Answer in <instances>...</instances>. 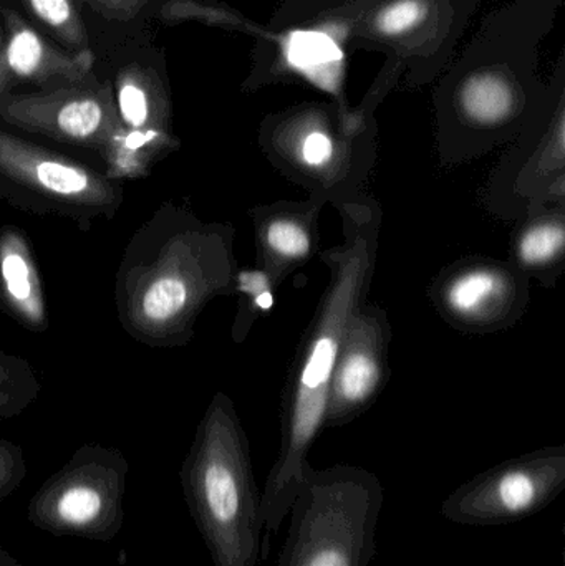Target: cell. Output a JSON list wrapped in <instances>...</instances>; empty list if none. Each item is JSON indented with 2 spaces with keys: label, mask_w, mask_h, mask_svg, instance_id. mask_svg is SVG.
<instances>
[{
  "label": "cell",
  "mask_w": 565,
  "mask_h": 566,
  "mask_svg": "<svg viewBox=\"0 0 565 566\" xmlns=\"http://www.w3.org/2000/svg\"><path fill=\"white\" fill-rule=\"evenodd\" d=\"M59 42L72 52L88 50V33L75 0H20Z\"/></svg>",
  "instance_id": "22"
},
{
  "label": "cell",
  "mask_w": 565,
  "mask_h": 566,
  "mask_svg": "<svg viewBox=\"0 0 565 566\" xmlns=\"http://www.w3.org/2000/svg\"><path fill=\"white\" fill-rule=\"evenodd\" d=\"M7 33L3 27L2 15H0V96L3 93L10 92L9 83L6 80V72H3V60H6Z\"/></svg>",
  "instance_id": "26"
},
{
  "label": "cell",
  "mask_w": 565,
  "mask_h": 566,
  "mask_svg": "<svg viewBox=\"0 0 565 566\" xmlns=\"http://www.w3.org/2000/svg\"><path fill=\"white\" fill-rule=\"evenodd\" d=\"M527 281L516 265L474 259L448 269L438 281L437 298L443 315L470 328L510 325L526 308Z\"/></svg>",
  "instance_id": "15"
},
{
  "label": "cell",
  "mask_w": 565,
  "mask_h": 566,
  "mask_svg": "<svg viewBox=\"0 0 565 566\" xmlns=\"http://www.w3.org/2000/svg\"><path fill=\"white\" fill-rule=\"evenodd\" d=\"M189 514L215 566H258L262 492L234 402L218 392L196 429L179 472Z\"/></svg>",
  "instance_id": "5"
},
{
  "label": "cell",
  "mask_w": 565,
  "mask_h": 566,
  "mask_svg": "<svg viewBox=\"0 0 565 566\" xmlns=\"http://www.w3.org/2000/svg\"><path fill=\"white\" fill-rule=\"evenodd\" d=\"M129 464L119 449L83 444L30 499L27 518L55 537L113 542L125 524Z\"/></svg>",
  "instance_id": "9"
},
{
  "label": "cell",
  "mask_w": 565,
  "mask_h": 566,
  "mask_svg": "<svg viewBox=\"0 0 565 566\" xmlns=\"http://www.w3.org/2000/svg\"><path fill=\"white\" fill-rule=\"evenodd\" d=\"M400 80V65L387 59L360 105L299 103L262 122L259 145L275 168L311 189L312 201L350 205L375 156V109Z\"/></svg>",
  "instance_id": "4"
},
{
  "label": "cell",
  "mask_w": 565,
  "mask_h": 566,
  "mask_svg": "<svg viewBox=\"0 0 565 566\" xmlns=\"http://www.w3.org/2000/svg\"><path fill=\"white\" fill-rule=\"evenodd\" d=\"M42 392L35 369L22 356L0 349V421L29 409Z\"/></svg>",
  "instance_id": "21"
},
{
  "label": "cell",
  "mask_w": 565,
  "mask_h": 566,
  "mask_svg": "<svg viewBox=\"0 0 565 566\" xmlns=\"http://www.w3.org/2000/svg\"><path fill=\"white\" fill-rule=\"evenodd\" d=\"M344 216V244L322 255L331 269V283L304 343L282 402V439L278 461L262 491L261 558L271 554L272 537L279 534L291 511L299 485L308 465V452L325 428L328 388L345 332L374 274L378 248V218L375 206L350 202L338 206Z\"/></svg>",
  "instance_id": "3"
},
{
  "label": "cell",
  "mask_w": 565,
  "mask_h": 566,
  "mask_svg": "<svg viewBox=\"0 0 565 566\" xmlns=\"http://www.w3.org/2000/svg\"><path fill=\"white\" fill-rule=\"evenodd\" d=\"M565 251V219L563 208L544 211L526 222L514 244L516 268L523 274H551L561 271Z\"/></svg>",
  "instance_id": "19"
},
{
  "label": "cell",
  "mask_w": 565,
  "mask_h": 566,
  "mask_svg": "<svg viewBox=\"0 0 565 566\" xmlns=\"http://www.w3.org/2000/svg\"><path fill=\"white\" fill-rule=\"evenodd\" d=\"M390 323L385 310L360 305L348 322L335 363L325 426L338 428L364 415L387 379Z\"/></svg>",
  "instance_id": "14"
},
{
  "label": "cell",
  "mask_w": 565,
  "mask_h": 566,
  "mask_svg": "<svg viewBox=\"0 0 565 566\" xmlns=\"http://www.w3.org/2000/svg\"><path fill=\"white\" fill-rule=\"evenodd\" d=\"M159 19L169 25L182 22H198L201 25L218 27L229 32L245 33L252 39L261 35L264 25L255 23L239 10L221 0H166L159 10Z\"/></svg>",
  "instance_id": "20"
},
{
  "label": "cell",
  "mask_w": 565,
  "mask_h": 566,
  "mask_svg": "<svg viewBox=\"0 0 565 566\" xmlns=\"http://www.w3.org/2000/svg\"><path fill=\"white\" fill-rule=\"evenodd\" d=\"M0 566H27L23 564H20L19 560H17L13 555H10L9 552L3 551V548H0Z\"/></svg>",
  "instance_id": "27"
},
{
  "label": "cell",
  "mask_w": 565,
  "mask_h": 566,
  "mask_svg": "<svg viewBox=\"0 0 565 566\" xmlns=\"http://www.w3.org/2000/svg\"><path fill=\"white\" fill-rule=\"evenodd\" d=\"M564 0H511L484 17L433 92L435 123L448 158L517 138L540 113L547 82L540 50Z\"/></svg>",
  "instance_id": "1"
},
{
  "label": "cell",
  "mask_w": 565,
  "mask_h": 566,
  "mask_svg": "<svg viewBox=\"0 0 565 566\" xmlns=\"http://www.w3.org/2000/svg\"><path fill=\"white\" fill-rule=\"evenodd\" d=\"M321 205L282 202L252 211L258 241L259 268L275 285L299 271L317 249V218Z\"/></svg>",
  "instance_id": "17"
},
{
  "label": "cell",
  "mask_w": 565,
  "mask_h": 566,
  "mask_svg": "<svg viewBox=\"0 0 565 566\" xmlns=\"http://www.w3.org/2000/svg\"><path fill=\"white\" fill-rule=\"evenodd\" d=\"M238 271L231 226L202 221L185 202H163L123 251L119 326L149 348H182L208 303L234 293Z\"/></svg>",
  "instance_id": "2"
},
{
  "label": "cell",
  "mask_w": 565,
  "mask_h": 566,
  "mask_svg": "<svg viewBox=\"0 0 565 566\" xmlns=\"http://www.w3.org/2000/svg\"><path fill=\"white\" fill-rule=\"evenodd\" d=\"M565 489V448L501 462L448 495L441 515L468 527L516 524L550 507Z\"/></svg>",
  "instance_id": "11"
},
{
  "label": "cell",
  "mask_w": 565,
  "mask_h": 566,
  "mask_svg": "<svg viewBox=\"0 0 565 566\" xmlns=\"http://www.w3.org/2000/svg\"><path fill=\"white\" fill-rule=\"evenodd\" d=\"M0 313L30 332L49 328V308L32 241L17 226L0 228Z\"/></svg>",
  "instance_id": "18"
},
{
  "label": "cell",
  "mask_w": 565,
  "mask_h": 566,
  "mask_svg": "<svg viewBox=\"0 0 565 566\" xmlns=\"http://www.w3.org/2000/svg\"><path fill=\"white\" fill-rule=\"evenodd\" d=\"M481 0H374L355 30V50L384 53L408 88L437 82L453 62Z\"/></svg>",
  "instance_id": "10"
},
{
  "label": "cell",
  "mask_w": 565,
  "mask_h": 566,
  "mask_svg": "<svg viewBox=\"0 0 565 566\" xmlns=\"http://www.w3.org/2000/svg\"><path fill=\"white\" fill-rule=\"evenodd\" d=\"M0 119L22 132L90 149L98 156L119 129L112 83H98L92 76L40 92L3 93Z\"/></svg>",
  "instance_id": "13"
},
{
  "label": "cell",
  "mask_w": 565,
  "mask_h": 566,
  "mask_svg": "<svg viewBox=\"0 0 565 566\" xmlns=\"http://www.w3.org/2000/svg\"><path fill=\"white\" fill-rule=\"evenodd\" d=\"M384 488L354 465L304 469L278 566H370Z\"/></svg>",
  "instance_id": "6"
},
{
  "label": "cell",
  "mask_w": 565,
  "mask_h": 566,
  "mask_svg": "<svg viewBox=\"0 0 565 566\" xmlns=\"http://www.w3.org/2000/svg\"><path fill=\"white\" fill-rule=\"evenodd\" d=\"M93 9L112 19L128 20L135 17L148 0H88Z\"/></svg>",
  "instance_id": "25"
},
{
  "label": "cell",
  "mask_w": 565,
  "mask_h": 566,
  "mask_svg": "<svg viewBox=\"0 0 565 566\" xmlns=\"http://www.w3.org/2000/svg\"><path fill=\"white\" fill-rule=\"evenodd\" d=\"M0 199L39 218L88 229L125 205V185L103 169L0 128Z\"/></svg>",
  "instance_id": "8"
},
{
  "label": "cell",
  "mask_w": 565,
  "mask_h": 566,
  "mask_svg": "<svg viewBox=\"0 0 565 566\" xmlns=\"http://www.w3.org/2000/svg\"><path fill=\"white\" fill-rule=\"evenodd\" d=\"M119 129L100 155L103 171L116 181H136L151 176L153 168L179 148L172 126L168 86L148 66H123L113 83Z\"/></svg>",
  "instance_id": "12"
},
{
  "label": "cell",
  "mask_w": 565,
  "mask_h": 566,
  "mask_svg": "<svg viewBox=\"0 0 565 566\" xmlns=\"http://www.w3.org/2000/svg\"><path fill=\"white\" fill-rule=\"evenodd\" d=\"M7 33L3 72L12 88L13 83H32L42 90L72 85L92 76V50L72 52L52 45L40 35L15 10L0 7Z\"/></svg>",
  "instance_id": "16"
},
{
  "label": "cell",
  "mask_w": 565,
  "mask_h": 566,
  "mask_svg": "<svg viewBox=\"0 0 565 566\" xmlns=\"http://www.w3.org/2000/svg\"><path fill=\"white\" fill-rule=\"evenodd\" d=\"M25 455L15 442L0 439V502L19 491L27 478Z\"/></svg>",
  "instance_id": "24"
},
{
  "label": "cell",
  "mask_w": 565,
  "mask_h": 566,
  "mask_svg": "<svg viewBox=\"0 0 565 566\" xmlns=\"http://www.w3.org/2000/svg\"><path fill=\"white\" fill-rule=\"evenodd\" d=\"M374 0H282L254 39L251 70L242 90L302 82L350 106L345 96L348 53L355 30Z\"/></svg>",
  "instance_id": "7"
},
{
  "label": "cell",
  "mask_w": 565,
  "mask_h": 566,
  "mask_svg": "<svg viewBox=\"0 0 565 566\" xmlns=\"http://www.w3.org/2000/svg\"><path fill=\"white\" fill-rule=\"evenodd\" d=\"M275 282L264 269H239L234 293L241 295L236 318L234 336L241 342L261 313L271 312L275 305Z\"/></svg>",
  "instance_id": "23"
}]
</instances>
